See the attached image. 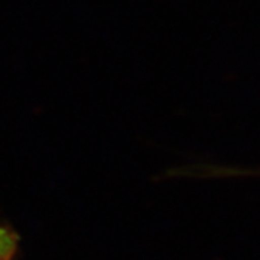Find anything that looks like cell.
<instances>
[{
  "label": "cell",
  "mask_w": 260,
  "mask_h": 260,
  "mask_svg": "<svg viewBox=\"0 0 260 260\" xmlns=\"http://www.w3.org/2000/svg\"><path fill=\"white\" fill-rule=\"evenodd\" d=\"M19 249V237L8 225L0 224V260H13Z\"/></svg>",
  "instance_id": "obj_1"
}]
</instances>
